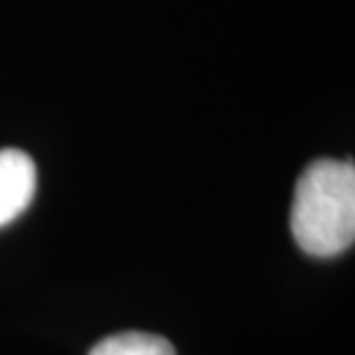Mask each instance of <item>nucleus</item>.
Wrapping results in <instances>:
<instances>
[{
  "label": "nucleus",
  "mask_w": 355,
  "mask_h": 355,
  "mask_svg": "<svg viewBox=\"0 0 355 355\" xmlns=\"http://www.w3.org/2000/svg\"><path fill=\"white\" fill-rule=\"evenodd\" d=\"M37 168L24 150H0V229L14 222L33 203Z\"/></svg>",
  "instance_id": "2"
},
{
  "label": "nucleus",
  "mask_w": 355,
  "mask_h": 355,
  "mask_svg": "<svg viewBox=\"0 0 355 355\" xmlns=\"http://www.w3.org/2000/svg\"><path fill=\"white\" fill-rule=\"evenodd\" d=\"M88 355H175L173 344L150 332H118L92 346Z\"/></svg>",
  "instance_id": "3"
},
{
  "label": "nucleus",
  "mask_w": 355,
  "mask_h": 355,
  "mask_svg": "<svg viewBox=\"0 0 355 355\" xmlns=\"http://www.w3.org/2000/svg\"><path fill=\"white\" fill-rule=\"evenodd\" d=\"M291 231L302 252L339 257L355 240V168L351 162L318 159L295 184Z\"/></svg>",
  "instance_id": "1"
}]
</instances>
